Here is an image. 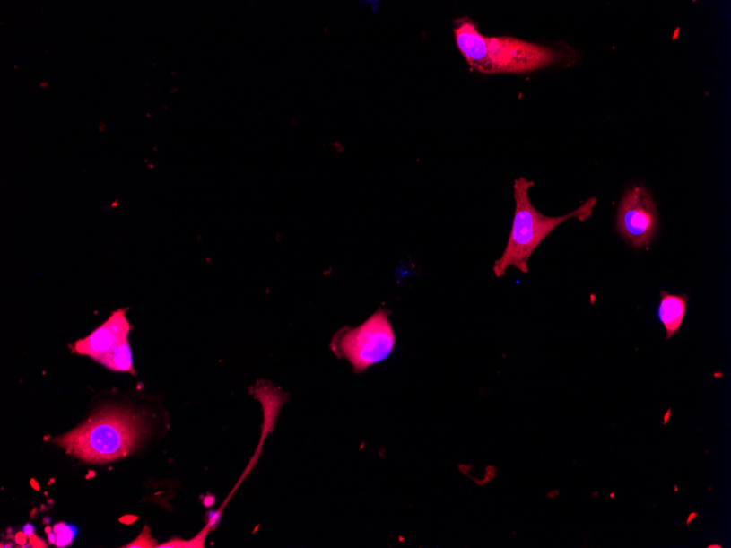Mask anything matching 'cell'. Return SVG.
<instances>
[{"label":"cell","instance_id":"obj_3","mask_svg":"<svg viewBox=\"0 0 731 548\" xmlns=\"http://www.w3.org/2000/svg\"><path fill=\"white\" fill-rule=\"evenodd\" d=\"M143 423L131 411H102L57 442L83 461L107 463L135 449L144 433Z\"/></svg>","mask_w":731,"mask_h":548},{"label":"cell","instance_id":"obj_1","mask_svg":"<svg viewBox=\"0 0 731 548\" xmlns=\"http://www.w3.org/2000/svg\"><path fill=\"white\" fill-rule=\"evenodd\" d=\"M457 49L472 71L481 74H526L566 62L561 49L539 46L516 38L485 37L470 19L454 29Z\"/></svg>","mask_w":731,"mask_h":548},{"label":"cell","instance_id":"obj_9","mask_svg":"<svg viewBox=\"0 0 731 548\" xmlns=\"http://www.w3.org/2000/svg\"><path fill=\"white\" fill-rule=\"evenodd\" d=\"M54 532H56V535H52V536H54L52 543H56L58 547H65L71 544L74 535H76V530H74L73 526L65 525H57L54 527Z\"/></svg>","mask_w":731,"mask_h":548},{"label":"cell","instance_id":"obj_8","mask_svg":"<svg viewBox=\"0 0 731 548\" xmlns=\"http://www.w3.org/2000/svg\"><path fill=\"white\" fill-rule=\"evenodd\" d=\"M97 362L100 365L117 372H129L135 375V369L133 367V355L129 342L114 348L113 351L100 358Z\"/></svg>","mask_w":731,"mask_h":548},{"label":"cell","instance_id":"obj_10","mask_svg":"<svg viewBox=\"0 0 731 548\" xmlns=\"http://www.w3.org/2000/svg\"><path fill=\"white\" fill-rule=\"evenodd\" d=\"M147 530L148 529L142 533L137 541L132 543V544H129L127 547H152V545H155V542L152 541L151 535L145 536Z\"/></svg>","mask_w":731,"mask_h":548},{"label":"cell","instance_id":"obj_13","mask_svg":"<svg viewBox=\"0 0 731 548\" xmlns=\"http://www.w3.org/2000/svg\"><path fill=\"white\" fill-rule=\"evenodd\" d=\"M100 131H101V132L106 131V124H104V123H102V122H101V124H100Z\"/></svg>","mask_w":731,"mask_h":548},{"label":"cell","instance_id":"obj_12","mask_svg":"<svg viewBox=\"0 0 731 548\" xmlns=\"http://www.w3.org/2000/svg\"><path fill=\"white\" fill-rule=\"evenodd\" d=\"M39 87L47 88V87H48V83H47V82L41 83H39Z\"/></svg>","mask_w":731,"mask_h":548},{"label":"cell","instance_id":"obj_6","mask_svg":"<svg viewBox=\"0 0 731 548\" xmlns=\"http://www.w3.org/2000/svg\"><path fill=\"white\" fill-rule=\"evenodd\" d=\"M131 323L127 320L126 310L119 309L110 317L94 330L91 335L74 343L71 350L78 355L88 356L94 361L107 355L123 344L128 343Z\"/></svg>","mask_w":731,"mask_h":548},{"label":"cell","instance_id":"obj_7","mask_svg":"<svg viewBox=\"0 0 731 548\" xmlns=\"http://www.w3.org/2000/svg\"><path fill=\"white\" fill-rule=\"evenodd\" d=\"M689 297L660 291L658 317L666 330V340H671L683 326Z\"/></svg>","mask_w":731,"mask_h":548},{"label":"cell","instance_id":"obj_11","mask_svg":"<svg viewBox=\"0 0 731 548\" xmlns=\"http://www.w3.org/2000/svg\"><path fill=\"white\" fill-rule=\"evenodd\" d=\"M33 531L34 530H33L32 526L28 525V526H24L23 532L26 533L27 535H31Z\"/></svg>","mask_w":731,"mask_h":548},{"label":"cell","instance_id":"obj_5","mask_svg":"<svg viewBox=\"0 0 731 548\" xmlns=\"http://www.w3.org/2000/svg\"><path fill=\"white\" fill-rule=\"evenodd\" d=\"M616 231L635 248L648 247L658 231V213L648 189L640 186L624 193L616 215Z\"/></svg>","mask_w":731,"mask_h":548},{"label":"cell","instance_id":"obj_2","mask_svg":"<svg viewBox=\"0 0 731 548\" xmlns=\"http://www.w3.org/2000/svg\"><path fill=\"white\" fill-rule=\"evenodd\" d=\"M535 183L521 177L514 184L516 203L514 221L509 242L503 256L494 264L493 271L497 278L503 277L509 267H515L522 273L528 274V261L532 254L545 238L567 219L576 218L585 222L593 215L598 199L590 197L576 211L560 217H548L536 211L532 205L529 189Z\"/></svg>","mask_w":731,"mask_h":548},{"label":"cell","instance_id":"obj_4","mask_svg":"<svg viewBox=\"0 0 731 548\" xmlns=\"http://www.w3.org/2000/svg\"><path fill=\"white\" fill-rule=\"evenodd\" d=\"M396 334L385 310H379L356 328H351L335 338V352L354 367L365 371L387 360L394 351Z\"/></svg>","mask_w":731,"mask_h":548}]
</instances>
